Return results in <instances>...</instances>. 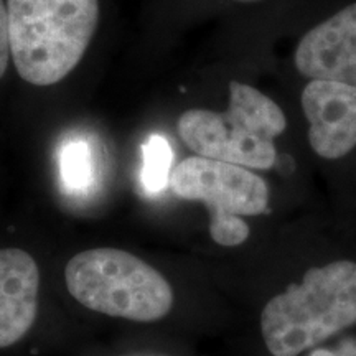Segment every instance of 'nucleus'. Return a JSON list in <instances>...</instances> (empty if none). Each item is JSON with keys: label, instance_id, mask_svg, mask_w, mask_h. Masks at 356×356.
<instances>
[{"label": "nucleus", "instance_id": "5", "mask_svg": "<svg viewBox=\"0 0 356 356\" xmlns=\"http://www.w3.org/2000/svg\"><path fill=\"white\" fill-rule=\"evenodd\" d=\"M170 188L177 197L207 204L213 241L228 248L248 239L249 226L241 216L261 215L269 203V188L254 172L198 155L177 165Z\"/></svg>", "mask_w": 356, "mask_h": 356}, {"label": "nucleus", "instance_id": "9", "mask_svg": "<svg viewBox=\"0 0 356 356\" xmlns=\"http://www.w3.org/2000/svg\"><path fill=\"white\" fill-rule=\"evenodd\" d=\"M60 180L71 195H86L97 184V159L86 139H70L60 147Z\"/></svg>", "mask_w": 356, "mask_h": 356}, {"label": "nucleus", "instance_id": "12", "mask_svg": "<svg viewBox=\"0 0 356 356\" xmlns=\"http://www.w3.org/2000/svg\"><path fill=\"white\" fill-rule=\"evenodd\" d=\"M309 356H356V341L346 340L337 350H315Z\"/></svg>", "mask_w": 356, "mask_h": 356}, {"label": "nucleus", "instance_id": "3", "mask_svg": "<svg viewBox=\"0 0 356 356\" xmlns=\"http://www.w3.org/2000/svg\"><path fill=\"white\" fill-rule=\"evenodd\" d=\"M286 127V114L279 104L239 81L229 83V106L225 113L190 109L177 122L180 139L198 157L254 170L274 167V140Z\"/></svg>", "mask_w": 356, "mask_h": 356}, {"label": "nucleus", "instance_id": "6", "mask_svg": "<svg viewBox=\"0 0 356 356\" xmlns=\"http://www.w3.org/2000/svg\"><path fill=\"white\" fill-rule=\"evenodd\" d=\"M309 140L323 159H340L356 147V86L312 79L302 91Z\"/></svg>", "mask_w": 356, "mask_h": 356}, {"label": "nucleus", "instance_id": "4", "mask_svg": "<svg viewBox=\"0 0 356 356\" xmlns=\"http://www.w3.org/2000/svg\"><path fill=\"white\" fill-rule=\"evenodd\" d=\"M65 280L79 304L111 317L155 322L167 317L173 305L167 279L122 249L79 252L66 264Z\"/></svg>", "mask_w": 356, "mask_h": 356}, {"label": "nucleus", "instance_id": "2", "mask_svg": "<svg viewBox=\"0 0 356 356\" xmlns=\"http://www.w3.org/2000/svg\"><path fill=\"white\" fill-rule=\"evenodd\" d=\"M356 325V262L312 267L267 302L261 330L273 356H297Z\"/></svg>", "mask_w": 356, "mask_h": 356}, {"label": "nucleus", "instance_id": "8", "mask_svg": "<svg viewBox=\"0 0 356 356\" xmlns=\"http://www.w3.org/2000/svg\"><path fill=\"white\" fill-rule=\"evenodd\" d=\"M37 262L22 249H0V348L24 338L38 310Z\"/></svg>", "mask_w": 356, "mask_h": 356}, {"label": "nucleus", "instance_id": "7", "mask_svg": "<svg viewBox=\"0 0 356 356\" xmlns=\"http://www.w3.org/2000/svg\"><path fill=\"white\" fill-rule=\"evenodd\" d=\"M296 66L307 78L356 86V2L302 37Z\"/></svg>", "mask_w": 356, "mask_h": 356}, {"label": "nucleus", "instance_id": "10", "mask_svg": "<svg viewBox=\"0 0 356 356\" xmlns=\"http://www.w3.org/2000/svg\"><path fill=\"white\" fill-rule=\"evenodd\" d=\"M173 152L163 136L152 134L142 145L140 184L149 195L160 193L170 185Z\"/></svg>", "mask_w": 356, "mask_h": 356}, {"label": "nucleus", "instance_id": "11", "mask_svg": "<svg viewBox=\"0 0 356 356\" xmlns=\"http://www.w3.org/2000/svg\"><path fill=\"white\" fill-rule=\"evenodd\" d=\"M12 56L10 51V37H8V17L7 6L3 0H0V79L6 74L8 66V58Z\"/></svg>", "mask_w": 356, "mask_h": 356}, {"label": "nucleus", "instance_id": "1", "mask_svg": "<svg viewBox=\"0 0 356 356\" xmlns=\"http://www.w3.org/2000/svg\"><path fill=\"white\" fill-rule=\"evenodd\" d=\"M12 60L22 79L51 86L86 53L99 22L97 0H7Z\"/></svg>", "mask_w": 356, "mask_h": 356}]
</instances>
